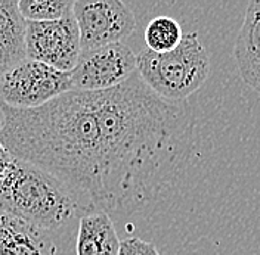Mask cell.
I'll return each instance as SVG.
<instances>
[{"label": "cell", "mask_w": 260, "mask_h": 255, "mask_svg": "<svg viewBox=\"0 0 260 255\" xmlns=\"http://www.w3.org/2000/svg\"><path fill=\"white\" fill-rule=\"evenodd\" d=\"M27 58L70 72L81 55L80 32L74 16L53 21H27Z\"/></svg>", "instance_id": "52a82bcc"}, {"label": "cell", "mask_w": 260, "mask_h": 255, "mask_svg": "<svg viewBox=\"0 0 260 255\" xmlns=\"http://www.w3.org/2000/svg\"><path fill=\"white\" fill-rule=\"evenodd\" d=\"M120 239L113 220L105 211L92 209L80 217L77 255H117Z\"/></svg>", "instance_id": "7c38bea8"}, {"label": "cell", "mask_w": 260, "mask_h": 255, "mask_svg": "<svg viewBox=\"0 0 260 255\" xmlns=\"http://www.w3.org/2000/svg\"><path fill=\"white\" fill-rule=\"evenodd\" d=\"M136 72V55L124 43L81 52L70 71L73 90L96 92L121 84Z\"/></svg>", "instance_id": "ba28073f"}, {"label": "cell", "mask_w": 260, "mask_h": 255, "mask_svg": "<svg viewBox=\"0 0 260 255\" xmlns=\"http://www.w3.org/2000/svg\"><path fill=\"white\" fill-rule=\"evenodd\" d=\"M183 37L182 27L175 18L157 16L149 21L145 28L146 48L152 52L162 53L178 46Z\"/></svg>", "instance_id": "4fadbf2b"}, {"label": "cell", "mask_w": 260, "mask_h": 255, "mask_svg": "<svg viewBox=\"0 0 260 255\" xmlns=\"http://www.w3.org/2000/svg\"><path fill=\"white\" fill-rule=\"evenodd\" d=\"M0 255H56L46 230L0 209Z\"/></svg>", "instance_id": "9c48e42d"}, {"label": "cell", "mask_w": 260, "mask_h": 255, "mask_svg": "<svg viewBox=\"0 0 260 255\" xmlns=\"http://www.w3.org/2000/svg\"><path fill=\"white\" fill-rule=\"evenodd\" d=\"M92 97L104 139L105 212L133 207L176 158L191 130L188 114L155 95L138 71Z\"/></svg>", "instance_id": "6da1fadb"}, {"label": "cell", "mask_w": 260, "mask_h": 255, "mask_svg": "<svg viewBox=\"0 0 260 255\" xmlns=\"http://www.w3.org/2000/svg\"><path fill=\"white\" fill-rule=\"evenodd\" d=\"M70 90V72L28 58L0 76V102L11 108H37Z\"/></svg>", "instance_id": "5b68a950"}, {"label": "cell", "mask_w": 260, "mask_h": 255, "mask_svg": "<svg viewBox=\"0 0 260 255\" xmlns=\"http://www.w3.org/2000/svg\"><path fill=\"white\" fill-rule=\"evenodd\" d=\"M117 255H161L158 249L146 240L139 238H127L124 240H120V249Z\"/></svg>", "instance_id": "9a60e30c"}, {"label": "cell", "mask_w": 260, "mask_h": 255, "mask_svg": "<svg viewBox=\"0 0 260 255\" xmlns=\"http://www.w3.org/2000/svg\"><path fill=\"white\" fill-rule=\"evenodd\" d=\"M73 16L80 32L81 52L123 43L136 28V19L121 0H76Z\"/></svg>", "instance_id": "8992f818"}, {"label": "cell", "mask_w": 260, "mask_h": 255, "mask_svg": "<svg viewBox=\"0 0 260 255\" xmlns=\"http://www.w3.org/2000/svg\"><path fill=\"white\" fill-rule=\"evenodd\" d=\"M3 121H5V117H3V112H2V108H0V130L3 127Z\"/></svg>", "instance_id": "e0dca14e"}, {"label": "cell", "mask_w": 260, "mask_h": 255, "mask_svg": "<svg viewBox=\"0 0 260 255\" xmlns=\"http://www.w3.org/2000/svg\"><path fill=\"white\" fill-rule=\"evenodd\" d=\"M0 108V143L12 157L56 177L87 211H105L104 140L92 92L70 90L37 108Z\"/></svg>", "instance_id": "7a4b0ae2"}, {"label": "cell", "mask_w": 260, "mask_h": 255, "mask_svg": "<svg viewBox=\"0 0 260 255\" xmlns=\"http://www.w3.org/2000/svg\"><path fill=\"white\" fill-rule=\"evenodd\" d=\"M136 71L155 95L169 102H182L209 79L210 56L192 31L183 34L173 50L157 53L142 49L136 55Z\"/></svg>", "instance_id": "277c9868"}, {"label": "cell", "mask_w": 260, "mask_h": 255, "mask_svg": "<svg viewBox=\"0 0 260 255\" xmlns=\"http://www.w3.org/2000/svg\"><path fill=\"white\" fill-rule=\"evenodd\" d=\"M76 0H18V9L27 21H53L73 15Z\"/></svg>", "instance_id": "5bb4252c"}, {"label": "cell", "mask_w": 260, "mask_h": 255, "mask_svg": "<svg viewBox=\"0 0 260 255\" xmlns=\"http://www.w3.org/2000/svg\"><path fill=\"white\" fill-rule=\"evenodd\" d=\"M79 208L80 202L62 181L15 157L0 181V209L42 230L64 226Z\"/></svg>", "instance_id": "3957f363"}, {"label": "cell", "mask_w": 260, "mask_h": 255, "mask_svg": "<svg viewBox=\"0 0 260 255\" xmlns=\"http://www.w3.org/2000/svg\"><path fill=\"white\" fill-rule=\"evenodd\" d=\"M12 161H14V157L11 155V152L0 143V181L3 180V177L8 173Z\"/></svg>", "instance_id": "2e32d148"}, {"label": "cell", "mask_w": 260, "mask_h": 255, "mask_svg": "<svg viewBox=\"0 0 260 255\" xmlns=\"http://www.w3.org/2000/svg\"><path fill=\"white\" fill-rule=\"evenodd\" d=\"M27 19L18 0H0V76L27 59Z\"/></svg>", "instance_id": "8fae6325"}, {"label": "cell", "mask_w": 260, "mask_h": 255, "mask_svg": "<svg viewBox=\"0 0 260 255\" xmlns=\"http://www.w3.org/2000/svg\"><path fill=\"white\" fill-rule=\"evenodd\" d=\"M234 58L244 83L260 93V0H250L247 6Z\"/></svg>", "instance_id": "30bf717a"}]
</instances>
